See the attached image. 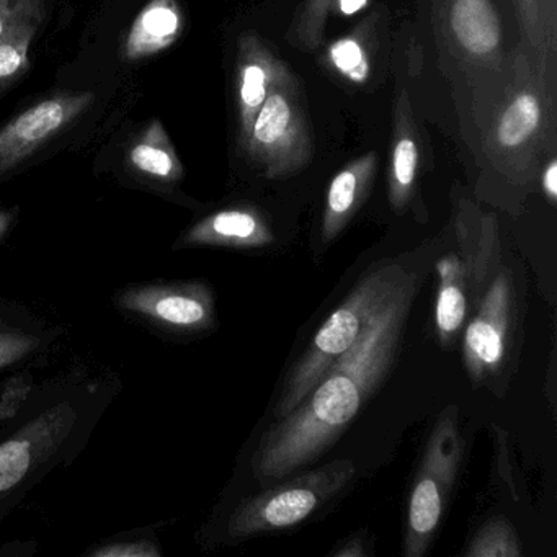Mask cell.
<instances>
[{
	"label": "cell",
	"instance_id": "cell-1",
	"mask_svg": "<svg viewBox=\"0 0 557 557\" xmlns=\"http://www.w3.org/2000/svg\"><path fill=\"white\" fill-rule=\"evenodd\" d=\"M417 289L416 273H406L371 315L357 344L325 371L293 412L263 433L250 461L262 487L318 461L376 393L403 344Z\"/></svg>",
	"mask_w": 557,
	"mask_h": 557
},
{
	"label": "cell",
	"instance_id": "cell-2",
	"mask_svg": "<svg viewBox=\"0 0 557 557\" xmlns=\"http://www.w3.org/2000/svg\"><path fill=\"white\" fill-rule=\"evenodd\" d=\"M120 391L116 374L76 368L32 387L24 406L0 422V523L83 455Z\"/></svg>",
	"mask_w": 557,
	"mask_h": 557
},
{
	"label": "cell",
	"instance_id": "cell-3",
	"mask_svg": "<svg viewBox=\"0 0 557 557\" xmlns=\"http://www.w3.org/2000/svg\"><path fill=\"white\" fill-rule=\"evenodd\" d=\"M406 273L397 263H386L371 270L358 282L337 311L332 312L331 318L319 329L298 363L289 370L273 409V420L283 419L293 412L324 376L325 371L357 344L371 315L399 285Z\"/></svg>",
	"mask_w": 557,
	"mask_h": 557
},
{
	"label": "cell",
	"instance_id": "cell-4",
	"mask_svg": "<svg viewBox=\"0 0 557 557\" xmlns=\"http://www.w3.org/2000/svg\"><path fill=\"white\" fill-rule=\"evenodd\" d=\"M355 472L354 461L337 459L296 478L282 479L273 487L239 504L227 520V537L247 540L296 527L344 492L354 481Z\"/></svg>",
	"mask_w": 557,
	"mask_h": 557
},
{
	"label": "cell",
	"instance_id": "cell-5",
	"mask_svg": "<svg viewBox=\"0 0 557 557\" xmlns=\"http://www.w3.org/2000/svg\"><path fill=\"white\" fill-rule=\"evenodd\" d=\"M462 458L458 409L446 407L433 425L413 479L407 510L404 556L422 557L429 549L458 478Z\"/></svg>",
	"mask_w": 557,
	"mask_h": 557
},
{
	"label": "cell",
	"instance_id": "cell-6",
	"mask_svg": "<svg viewBox=\"0 0 557 557\" xmlns=\"http://www.w3.org/2000/svg\"><path fill=\"white\" fill-rule=\"evenodd\" d=\"M123 314L172 335H195L216 324V302L205 282L141 283L115 295Z\"/></svg>",
	"mask_w": 557,
	"mask_h": 557
},
{
	"label": "cell",
	"instance_id": "cell-7",
	"mask_svg": "<svg viewBox=\"0 0 557 557\" xmlns=\"http://www.w3.org/2000/svg\"><path fill=\"white\" fill-rule=\"evenodd\" d=\"M513 321V280L507 269L495 273L485 288L478 312L465 332L462 357L474 383L491 377L504 367Z\"/></svg>",
	"mask_w": 557,
	"mask_h": 557
},
{
	"label": "cell",
	"instance_id": "cell-8",
	"mask_svg": "<svg viewBox=\"0 0 557 557\" xmlns=\"http://www.w3.org/2000/svg\"><path fill=\"white\" fill-rule=\"evenodd\" d=\"M94 100V92L58 94L15 116L0 129V175L18 168L41 146L73 125Z\"/></svg>",
	"mask_w": 557,
	"mask_h": 557
},
{
	"label": "cell",
	"instance_id": "cell-9",
	"mask_svg": "<svg viewBox=\"0 0 557 557\" xmlns=\"http://www.w3.org/2000/svg\"><path fill=\"white\" fill-rule=\"evenodd\" d=\"M63 329L50 324L24 306L0 299V374L47 354Z\"/></svg>",
	"mask_w": 557,
	"mask_h": 557
},
{
	"label": "cell",
	"instance_id": "cell-10",
	"mask_svg": "<svg viewBox=\"0 0 557 557\" xmlns=\"http://www.w3.org/2000/svg\"><path fill=\"white\" fill-rule=\"evenodd\" d=\"M273 233L269 224L249 210H223L185 231L175 249L188 247H231L257 249L270 246Z\"/></svg>",
	"mask_w": 557,
	"mask_h": 557
},
{
	"label": "cell",
	"instance_id": "cell-11",
	"mask_svg": "<svg viewBox=\"0 0 557 557\" xmlns=\"http://www.w3.org/2000/svg\"><path fill=\"white\" fill-rule=\"evenodd\" d=\"M184 27L177 0H149L126 35L123 57L141 61L171 48Z\"/></svg>",
	"mask_w": 557,
	"mask_h": 557
},
{
	"label": "cell",
	"instance_id": "cell-12",
	"mask_svg": "<svg viewBox=\"0 0 557 557\" xmlns=\"http://www.w3.org/2000/svg\"><path fill=\"white\" fill-rule=\"evenodd\" d=\"M435 325L443 348L451 347L461 334L469 312V280L465 263L456 252L446 253L436 262Z\"/></svg>",
	"mask_w": 557,
	"mask_h": 557
},
{
	"label": "cell",
	"instance_id": "cell-13",
	"mask_svg": "<svg viewBox=\"0 0 557 557\" xmlns=\"http://www.w3.org/2000/svg\"><path fill=\"white\" fill-rule=\"evenodd\" d=\"M459 246H461L462 263L469 280V296L478 306L488 283L494 278L500 267V244L494 220H482L481 223L459 221Z\"/></svg>",
	"mask_w": 557,
	"mask_h": 557
},
{
	"label": "cell",
	"instance_id": "cell-14",
	"mask_svg": "<svg viewBox=\"0 0 557 557\" xmlns=\"http://www.w3.org/2000/svg\"><path fill=\"white\" fill-rule=\"evenodd\" d=\"M451 28L469 54L488 57L500 45V24L488 0H455Z\"/></svg>",
	"mask_w": 557,
	"mask_h": 557
},
{
	"label": "cell",
	"instance_id": "cell-15",
	"mask_svg": "<svg viewBox=\"0 0 557 557\" xmlns=\"http://www.w3.org/2000/svg\"><path fill=\"white\" fill-rule=\"evenodd\" d=\"M128 164L136 174L165 185L175 184L184 175V168L161 120L151 122L129 149Z\"/></svg>",
	"mask_w": 557,
	"mask_h": 557
},
{
	"label": "cell",
	"instance_id": "cell-16",
	"mask_svg": "<svg viewBox=\"0 0 557 557\" xmlns=\"http://www.w3.org/2000/svg\"><path fill=\"white\" fill-rule=\"evenodd\" d=\"M45 17V0H30L21 17L0 38V89L14 83L30 66V47Z\"/></svg>",
	"mask_w": 557,
	"mask_h": 557
},
{
	"label": "cell",
	"instance_id": "cell-17",
	"mask_svg": "<svg viewBox=\"0 0 557 557\" xmlns=\"http://www.w3.org/2000/svg\"><path fill=\"white\" fill-rule=\"evenodd\" d=\"M296 133L295 107L282 92H273L260 107L252 126V141L263 154L276 156L283 151Z\"/></svg>",
	"mask_w": 557,
	"mask_h": 557
},
{
	"label": "cell",
	"instance_id": "cell-18",
	"mask_svg": "<svg viewBox=\"0 0 557 557\" xmlns=\"http://www.w3.org/2000/svg\"><path fill=\"white\" fill-rule=\"evenodd\" d=\"M370 169H345L332 181L327 195L322 236L325 243L334 240L344 231L354 214L355 208L360 203Z\"/></svg>",
	"mask_w": 557,
	"mask_h": 557
},
{
	"label": "cell",
	"instance_id": "cell-19",
	"mask_svg": "<svg viewBox=\"0 0 557 557\" xmlns=\"http://www.w3.org/2000/svg\"><path fill=\"white\" fill-rule=\"evenodd\" d=\"M541 103L533 92L515 97L497 125V143L504 149H517L531 139L541 123Z\"/></svg>",
	"mask_w": 557,
	"mask_h": 557
},
{
	"label": "cell",
	"instance_id": "cell-20",
	"mask_svg": "<svg viewBox=\"0 0 557 557\" xmlns=\"http://www.w3.org/2000/svg\"><path fill=\"white\" fill-rule=\"evenodd\" d=\"M465 554L468 557H520L523 547L510 521L494 518L475 533Z\"/></svg>",
	"mask_w": 557,
	"mask_h": 557
},
{
	"label": "cell",
	"instance_id": "cell-21",
	"mask_svg": "<svg viewBox=\"0 0 557 557\" xmlns=\"http://www.w3.org/2000/svg\"><path fill=\"white\" fill-rule=\"evenodd\" d=\"M92 557H159L162 556L161 544L154 534H123L87 550Z\"/></svg>",
	"mask_w": 557,
	"mask_h": 557
},
{
	"label": "cell",
	"instance_id": "cell-22",
	"mask_svg": "<svg viewBox=\"0 0 557 557\" xmlns=\"http://www.w3.org/2000/svg\"><path fill=\"white\" fill-rule=\"evenodd\" d=\"M417 161L419 154L416 143L409 138L400 139L394 148L393 156V203L397 208L406 203L407 195L416 181Z\"/></svg>",
	"mask_w": 557,
	"mask_h": 557
},
{
	"label": "cell",
	"instance_id": "cell-23",
	"mask_svg": "<svg viewBox=\"0 0 557 557\" xmlns=\"http://www.w3.org/2000/svg\"><path fill=\"white\" fill-rule=\"evenodd\" d=\"M267 99V73L262 64L247 63L240 73V106H243L244 133L249 135L250 116L257 115Z\"/></svg>",
	"mask_w": 557,
	"mask_h": 557
},
{
	"label": "cell",
	"instance_id": "cell-24",
	"mask_svg": "<svg viewBox=\"0 0 557 557\" xmlns=\"http://www.w3.org/2000/svg\"><path fill=\"white\" fill-rule=\"evenodd\" d=\"M332 61L337 70L355 83H363L368 77V61L360 45L354 40H342L331 50Z\"/></svg>",
	"mask_w": 557,
	"mask_h": 557
},
{
	"label": "cell",
	"instance_id": "cell-25",
	"mask_svg": "<svg viewBox=\"0 0 557 557\" xmlns=\"http://www.w3.org/2000/svg\"><path fill=\"white\" fill-rule=\"evenodd\" d=\"M520 5L521 21H523L524 30L530 35L531 44L534 48H543L541 38H543V30H541V0H518Z\"/></svg>",
	"mask_w": 557,
	"mask_h": 557
},
{
	"label": "cell",
	"instance_id": "cell-26",
	"mask_svg": "<svg viewBox=\"0 0 557 557\" xmlns=\"http://www.w3.org/2000/svg\"><path fill=\"white\" fill-rule=\"evenodd\" d=\"M30 0H0V38L8 34L9 28L21 17Z\"/></svg>",
	"mask_w": 557,
	"mask_h": 557
},
{
	"label": "cell",
	"instance_id": "cell-27",
	"mask_svg": "<svg viewBox=\"0 0 557 557\" xmlns=\"http://www.w3.org/2000/svg\"><path fill=\"white\" fill-rule=\"evenodd\" d=\"M332 556L335 557H363L367 556V550H364L363 541L361 537H351L347 543L342 544L338 549H335L332 553Z\"/></svg>",
	"mask_w": 557,
	"mask_h": 557
},
{
	"label": "cell",
	"instance_id": "cell-28",
	"mask_svg": "<svg viewBox=\"0 0 557 557\" xmlns=\"http://www.w3.org/2000/svg\"><path fill=\"white\" fill-rule=\"evenodd\" d=\"M544 190L549 195V198L557 197V165L556 162H550L547 171L544 172Z\"/></svg>",
	"mask_w": 557,
	"mask_h": 557
},
{
	"label": "cell",
	"instance_id": "cell-29",
	"mask_svg": "<svg viewBox=\"0 0 557 557\" xmlns=\"http://www.w3.org/2000/svg\"><path fill=\"white\" fill-rule=\"evenodd\" d=\"M15 223V214L12 211L0 210V243L8 237L9 231Z\"/></svg>",
	"mask_w": 557,
	"mask_h": 557
},
{
	"label": "cell",
	"instance_id": "cell-30",
	"mask_svg": "<svg viewBox=\"0 0 557 557\" xmlns=\"http://www.w3.org/2000/svg\"><path fill=\"white\" fill-rule=\"evenodd\" d=\"M364 4H367V0H341V11L345 15H354L355 12L364 8Z\"/></svg>",
	"mask_w": 557,
	"mask_h": 557
}]
</instances>
